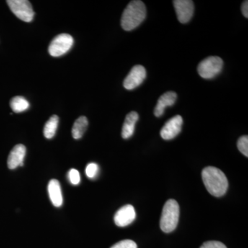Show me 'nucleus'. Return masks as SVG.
<instances>
[{
  "instance_id": "f257e3e1",
  "label": "nucleus",
  "mask_w": 248,
  "mask_h": 248,
  "mask_svg": "<svg viewBox=\"0 0 248 248\" xmlns=\"http://www.w3.org/2000/svg\"><path fill=\"white\" fill-rule=\"evenodd\" d=\"M202 174L204 185L210 195L220 197L226 193L228 181L221 170L210 166L205 168Z\"/></svg>"
},
{
  "instance_id": "f03ea898",
  "label": "nucleus",
  "mask_w": 248,
  "mask_h": 248,
  "mask_svg": "<svg viewBox=\"0 0 248 248\" xmlns=\"http://www.w3.org/2000/svg\"><path fill=\"white\" fill-rule=\"evenodd\" d=\"M146 17V8L143 1H131L122 15L121 25L124 30L133 31L139 27Z\"/></svg>"
},
{
  "instance_id": "7ed1b4c3",
  "label": "nucleus",
  "mask_w": 248,
  "mask_h": 248,
  "mask_svg": "<svg viewBox=\"0 0 248 248\" xmlns=\"http://www.w3.org/2000/svg\"><path fill=\"white\" fill-rule=\"evenodd\" d=\"M179 205L177 201L169 200L165 203L160 220L161 231L166 233L172 232L177 228L179 223Z\"/></svg>"
},
{
  "instance_id": "20e7f679",
  "label": "nucleus",
  "mask_w": 248,
  "mask_h": 248,
  "mask_svg": "<svg viewBox=\"0 0 248 248\" xmlns=\"http://www.w3.org/2000/svg\"><path fill=\"white\" fill-rule=\"evenodd\" d=\"M223 62L218 57H209L201 62L198 73L204 79H213L218 76L223 69Z\"/></svg>"
},
{
  "instance_id": "39448f33",
  "label": "nucleus",
  "mask_w": 248,
  "mask_h": 248,
  "mask_svg": "<svg viewBox=\"0 0 248 248\" xmlns=\"http://www.w3.org/2000/svg\"><path fill=\"white\" fill-rule=\"evenodd\" d=\"M74 40L68 34L62 33L58 35L50 42L48 47V53L51 56L58 58L64 55L73 46Z\"/></svg>"
},
{
  "instance_id": "423d86ee",
  "label": "nucleus",
  "mask_w": 248,
  "mask_h": 248,
  "mask_svg": "<svg viewBox=\"0 0 248 248\" xmlns=\"http://www.w3.org/2000/svg\"><path fill=\"white\" fill-rule=\"evenodd\" d=\"M10 9L16 17L25 22H31L33 19L34 13L32 5L27 0H8Z\"/></svg>"
},
{
  "instance_id": "0eeeda50",
  "label": "nucleus",
  "mask_w": 248,
  "mask_h": 248,
  "mask_svg": "<svg viewBox=\"0 0 248 248\" xmlns=\"http://www.w3.org/2000/svg\"><path fill=\"white\" fill-rule=\"evenodd\" d=\"M178 20L182 24L190 22L193 16L195 6L191 0H174L173 1Z\"/></svg>"
},
{
  "instance_id": "6e6552de",
  "label": "nucleus",
  "mask_w": 248,
  "mask_h": 248,
  "mask_svg": "<svg viewBox=\"0 0 248 248\" xmlns=\"http://www.w3.org/2000/svg\"><path fill=\"white\" fill-rule=\"evenodd\" d=\"M146 78V71L144 67L136 65L132 68L128 76L124 79V88L130 91L136 89L143 82Z\"/></svg>"
},
{
  "instance_id": "1a4fd4ad",
  "label": "nucleus",
  "mask_w": 248,
  "mask_h": 248,
  "mask_svg": "<svg viewBox=\"0 0 248 248\" xmlns=\"http://www.w3.org/2000/svg\"><path fill=\"white\" fill-rule=\"evenodd\" d=\"M183 118L182 116L176 115L168 121L161 130V138L165 140L175 138L182 131Z\"/></svg>"
},
{
  "instance_id": "9d476101",
  "label": "nucleus",
  "mask_w": 248,
  "mask_h": 248,
  "mask_svg": "<svg viewBox=\"0 0 248 248\" xmlns=\"http://www.w3.org/2000/svg\"><path fill=\"white\" fill-rule=\"evenodd\" d=\"M136 218V212L132 205L122 207L115 213L114 221L119 227H125L131 224Z\"/></svg>"
},
{
  "instance_id": "9b49d317",
  "label": "nucleus",
  "mask_w": 248,
  "mask_h": 248,
  "mask_svg": "<svg viewBox=\"0 0 248 248\" xmlns=\"http://www.w3.org/2000/svg\"><path fill=\"white\" fill-rule=\"evenodd\" d=\"M27 148L22 144L16 145L11 151L8 157V167L9 169L14 170L24 165Z\"/></svg>"
},
{
  "instance_id": "f8f14e48",
  "label": "nucleus",
  "mask_w": 248,
  "mask_h": 248,
  "mask_svg": "<svg viewBox=\"0 0 248 248\" xmlns=\"http://www.w3.org/2000/svg\"><path fill=\"white\" fill-rule=\"evenodd\" d=\"M177 94L174 92L169 91L164 93L160 97L155 108V115L156 117L164 115L165 109L168 107H172L177 100Z\"/></svg>"
},
{
  "instance_id": "ddd939ff",
  "label": "nucleus",
  "mask_w": 248,
  "mask_h": 248,
  "mask_svg": "<svg viewBox=\"0 0 248 248\" xmlns=\"http://www.w3.org/2000/svg\"><path fill=\"white\" fill-rule=\"evenodd\" d=\"M49 197L54 206L60 208L63 204L61 186L57 179H51L48 185Z\"/></svg>"
},
{
  "instance_id": "4468645a",
  "label": "nucleus",
  "mask_w": 248,
  "mask_h": 248,
  "mask_svg": "<svg viewBox=\"0 0 248 248\" xmlns=\"http://www.w3.org/2000/svg\"><path fill=\"white\" fill-rule=\"evenodd\" d=\"M138 120L139 115L138 112L133 111V112H130L126 115L125 120L124 121L123 128H122V138L127 140V139L133 136L134 132H135V124H136Z\"/></svg>"
},
{
  "instance_id": "2eb2a0df",
  "label": "nucleus",
  "mask_w": 248,
  "mask_h": 248,
  "mask_svg": "<svg viewBox=\"0 0 248 248\" xmlns=\"http://www.w3.org/2000/svg\"><path fill=\"white\" fill-rule=\"evenodd\" d=\"M89 122L84 116H81L76 121L72 128V135L76 140L82 138L83 135L88 128Z\"/></svg>"
},
{
  "instance_id": "dca6fc26",
  "label": "nucleus",
  "mask_w": 248,
  "mask_h": 248,
  "mask_svg": "<svg viewBox=\"0 0 248 248\" xmlns=\"http://www.w3.org/2000/svg\"><path fill=\"white\" fill-rule=\"evenodd\" d=\"M58 116L53 115L50 117L48 122L45 124V128H44V135L46 138L50 140L55 136L58 129Z\"/></svg>"
},
{
  "instance_id": "f3484780",
  "label": "nucleus",
  "mask_w": 248,
  "mask_h": 248,
  "mask_svg": "<svg viewBox=\"0 0 248 248\" xmlns=\"http://www.w3.org/2000/svg\"><path fill=\"white\" fill-rule=\"evenodd\" d=\"M10 105H11L13 111L17 113L24 112L30 107L29 102L22 96H16L13 98L10 102Z\"/></svg>"
},
{
  "instance_id": "a211bd4d",
  "label": "nucleus",
  "mask_w": 248,
  "mask_h": 248,
  "mask_svg": "<svg viewBox=\"0 0 248 248\" xmlns=\"http://www.w3.org/2000/svg\"><path fill=\"white\" fill-rule=\"evenodd\" d=\"M237 148L239 151L246 156H248V137L247 135L241 137L237 142Z\"/></svg>"
},
{
  "instance_id": "6ab92c4d",
  "label": "nucleus",
  "mask_w": 248,
  "mask_h": 248,
  "mask_svg": "<svg viewBox=\"0 0 248 248\" xmlns=\"http://www.w3.org/2000/svg\"><path fill=\"white\" fill-rule=\"evenodd\" d=\"M99 172V166L95 163L88 164L86 168V174L90 179H94L97 177Z\"/></svg>"
},
{
  "instance_id": "aec40b11",
  "label": "nucleus",
  "mask_w": 248,
  "mask_h": 248,
  "mask_svg": "<svg viewBox=\"0 0 248 248\" xmlns=\"http://www.w3.org/2000/svg\"><path fill=\"white\" fill-rule=\"evenodd\" d=\"M68 179H69V182L73 185H78V184H79L80 182H81V177H80L79 171L77 170L76 169H72L70 170L69 172H68Z\"/></svg>"
},
{
  "instance_id": "412c9836",
  "label": "nucleus",
  "mask_w": 248,
  "mask_h": 248,
  "mask_svg": "<svg viewBox=\"0 0 248 248\" xmlns=\"http://www.w3.org/2000/svg\"><path fill=\"white\" fill-rule=\"evenodd\" d=\"M110 248H138L136 243L132 240H123L112 246Z\"/></svg>"
},
{
  "instance_id": "4be33fe9",
  "label": "nucleus",
  "mask_w": 248,
  "mask_h": 248,
  "mask_svg": "<svg viewBox=\"0 0 248 248\" xmlns=\"http://www.w3.org/2000/svg\"><path fill=\"white\" fill-rule=\"evenodd\" d=\"M200 248H227V247L220 241H210L204 243Z\"/></svg>"
},
{
  "instance_id": "5701e85b",
  "label": "nucleus",
  "mask_w": 248,
  "mask_h": 248,
  "mask_svg": "<svg viewBox=\"0 0 248 248\" xmlns=\"http://www.w3.org/2000/svg\"><path fill=\"white\" fill-rule=\"evenodd\" d=\"M241 11H242L244 17H248V1H244L243 3L242 6H241Z\"/></svg>"
}]
</instances>
